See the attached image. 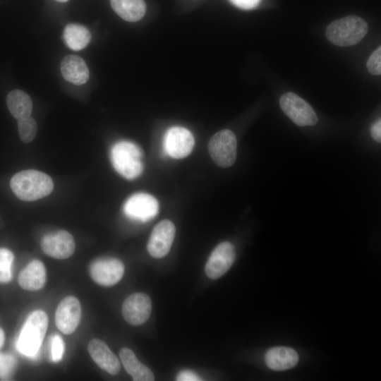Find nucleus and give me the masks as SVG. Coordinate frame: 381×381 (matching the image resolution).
Returning a JSON list of instances; mask_svg holds the SVG:
<instances>
[{
    "instance_id": "obj_1",
    "label": "nucleus",
    "mask_w": 381,
    "mask_h": 381,
    "mask_svg": "<svg viewBox=\"0 0 381 381\" xmlns=\"http://www.w3.org/2000/svg\"><path fill=\"white\" fill-rule=\"evenodd\" d=\"M10 186L18 199L34 201L49 195L54 188V183L47 174L27 169L13 175L10 181Z\"/></svg>"
},
{
    "instance_id": "obj_2",
    "label": "nucleus",
    "mask_w": 381,
    "mask_h": 381,
    "mask_svg": "<svg viewBox=\"0 0 381 381\" xmlns=\"http://www.w3.org/2000/svg\"><path fill=\"white\" fill-rule=\"evenodd\" d=\"M48 327V317L36 310L28 317L18 336L16 346L24 356L36 358Z\"/></svg>"
},
{
    "instance_id": "obj_3",
    "label": "nucleus",
    "mask_w": 381,
    "mask_h": 381,
    "mask_svg": "<svg viewBox=\"0 0 381 381\" xmlns=\"http://www.w3.org/2000/svg\"><path fill=\"white\" fill-rule=\"evenodd\" d=\"M110 159L114 169L126 179H135L143 173V151L132 142L122 140L115 143L110 150Z\"/></svg>"
},
{
    "instance_id": "obj_4",
    "label": "nucleus",
    "mask_w": 381,
    "mask_h": 381,
    "mask_svg": "<svg viewBox=\"0 0 381 381\" xmlns=\"http://www.w3.org/2000/svg\"><path fill=\"white\" fill-rule=\"evenodd\" d=\"M368 30L365 20L358 16H349L331 23L327 27L325 35L334 44L348 47L361 41Z\"/></svg>"
},
{
    "instance_id": "obj_5",
    "label": "nucleus",
    "mask_w": 381,
    "mask_h": 381,
    "mask_svg": "<svg viewBox=\"0 0 381 381\" xmlns=\"http://www.w3.org/2000/svg\"><path fill=\"white\" fill-rule=\"evenodd\" d=\"M236 138L229 129L216 133L210 140L208 151L214 163L223 168L232 166L236 159Z\"/></svg>"
},
{
    "instance_id": "obj_6",
    "label": "nucleus",
    "mask_w": 381,
    "mask_h": 381,
    "mask_svg": "<svg viewBox=\"0 0 381 381\" xmlns=\"http://www.w3.org/2000/svg\"><path fill=\"white\" fill-rule=\"evenodd\" d=\"M279 105L284 114L299 126H314L318 122V116L313 109L295 93L282 95Z\"/></svg>"
},
{
    "instance_id": "obj_7",
    "label": "nucleus",
    "mask_w": 381,
    "mask_h": 381,
    "mask_svg": "<svg viewBox=\"0 0 381 381\" xmlns=\"http://www.w3.org/2000/svg\"><path fill=\"white\" fill-rule=\"evenodd\" d=\"M124 265L114 257H100L90 265L89 273L92 279L102 286H111L117 284L124 274Z\"/></svg>"
},
{
    "instance_id": "obj_8",
    "label": "nucleus",
    "mask_w": 381,
    "mask_h": 381,
    "mask_svg": "<svg viewBox=\"0 0 381 381\" xmlns=\"http://www.w3.org/2000/svg\"><path fill=\"white\" fill-rule=\"evenodd\" d=\"M195 140L187 128L181 126L170 128L165 133L163 147L164 152L174 159L187 157L193 150Z\"/></svg>"
},
{
    "instance_id": "obj_9",
    "label": "nucleus",
    "mask_w": 381,
    "mask_h": 381,
    "mask_svg": "<svg viewBox=\"0 0 381 381\" xmlns=\"http://www.w3.org/2000/svg\"><path fill=\"white\" fill-rule=\"evenodd\" d=\"M123 209L128 217L145 222L157 214L159 203L152 195L145 193H138L127 199Z\"/></svg>"
},
{
    "instance_id": "obj_10",
    "label": "nucleus",
    "mask_w": 381,
    "mask_h": 381,
    "mask_svg": "<svg viewBox=\"0 0 381 381\" xmlns=\"http://www.w3.org/2000/svg\"><path fill=\"white\" fill-rule=\"evenodd\" d=\"M176 234L172 222L164 219L152 229L147 245L149 254L155 258L164 257L169 252Z\"/></svg>"
},
{
    "instance_id": "obj_11",
    "label": "nucleus",
    "mask_w": 381,
    "mask_h": 381,
    "mask_svg": "<svg viewBox=\"0 0 381 381\" xmlns=\"http://www.w3.org/2000/svg\"><path fill=\"white\" fill-rule=\"evenodd\" d=\"M236 258L235 248L229 242L218 244L211 253L205 265V273L211 279L224 275L231 267Z\"/></svg>"
},
{
    "instance_id": "obj_12",
    "label": "nucleus",
    "mask_w": 381,
    "mask_h": 381,
    "mask_svg": "<svg viewBox=\"0 0 381 381\" xmlns=\"http://www.w3.org/2000/svg\"><path fill=\"white\" fill-rule=\"evenodd\" d=\"M43 252L56 259H66L74 253L75 245L73 236L65 230L45 234L41 241Z\"/></svg>"
},
{
    "instance_id": "obj_13",
    "label": "nucleus",
    "mask_w": 381,
    "mask_h": 381,
    "mask_svg": "<svg viewBox=\"0 0 381 381\" xmlns=\"http://www.w3.org/2000/svg\"><path fill=\"white\" fill-rule=\"evenodd\" d=\"M80 318L81 306L78 299L69 296L58 305L55 313V323L62 333L69 334L76 329Z\"/></svg>"
},
{
    "instance_id": "obj_14",
    "label": "nucleus",
    "mask_w": 381,
    "mask_h": 381,
    "mask_svg": "<svg viewBox=\"0 0 381 381\" xmlns=\"http://www.w3.org/2000/svg\"><path fill=\"white\" fill-rule=\"evenodd\" d=\"M152 310L150 296L144 293H135L126 298L122 305V315L131 325L143 324L149 318Z\"/></svg>"
},
{
    "instance_id": "obj_15",
    "label": "nucleus",
    "mask_w": 381,
    "mask_h": 381,
    "mask_svg": "<svg viewBox=\"0 0 381 381\" xmlns=\"http://www.w3.org/2000/svg\"><path fill=\"white\" fill-rule=\"evenodd\" d=\"M87 350L92 359L100 368L113 375L119 372L120 362L104 341L92 339L88 344Z\"/></svg>"
},
{
    "instance_id": "obj_16",
    "label": "nucleus",
    "mask_w": 381,
    "mask_h": 381,
    "mask_svg": "<svg viewBox=\"0 0 381 381\" xmlns=\"http://www.w3.org/2000/svg\"><path fill=\"white\" fill-rule=\"evenodd\" d=\"M64 78L75 85L85 84L89 79V69L85 61L77 55L65 56L60 65Z\"/></svg>"
},
{
    "instance_id": "obj_17",
    "label": "nucleus",
    "mask_w": 381,
    "mask_h": 381,
    "mask_svg": "<svg viewBox=\"0 0 381 381\" xmlns=\"http://www.w3.org/2000/svg\"><path fill=\"white\" fill-rule=\"evenodd\" d=\"M298 361L297 352L289 347L276 346L269 349L265 355L267 366L275 371L294 368Z\"/></svg>"
},
{
    "instance_id": "obj_18",
    "label": "nucleus",
    "mask_w": 381,
    "mask_h": 381,
    "mask_svg": "<svg viewBox=\"0 0 381 381\" xmlns=\"http://www.w3.org/2000/svg\"><path fill=\"white\" fill-rule=\"evenodd\" d=\"M46 282V270L44 264L33 260L20 272L18 284L27 291H37L42 289Z\"/></svg>"
},
{
    "instance_id": "obj_19",
    "label": "nucleus",
    "mask_w": 381,
    "mask_h": 381,
    "mask_svg": "<svg viewBox=\"0 0 381 381\" xmlns=\"http://www.w3.org/2000/svg\"><path fill=\"white\" fill-rule=\"evenodd\" d=\"M121 363L126 372L135 381H153L152 371L140 363L135 353L128 348H123L119 351Z\"/></svg>"
},
{
    "instance_id": "obj_20",
    "label": "nucleus",
    "mask_w": 381,
    "mask_h": 381,
    "mask_svg": "<svg viewBox=\"0 0 381 381\" xmlns=\"http://www.w3.org/2000/svg\"><path fill=\"white\" fill-rule=\"evenodd\" d=\"M6 104L10 113L17 120L31 116L32 110L31 98L20 90L11 91L6 97Z\"/></svg>"
},
{
    "instance_id": "obj_21",
    "label": "nucleus",
    "mask_w": 381,
    "mask_h": 381,
    "mask_svg": "<svg viewBox=\"0 0 381 381\" xmlns=\"http://www.w3.org/2000/svg\"><path fill=\"white\" fill-rule=\"evenodd\" d=\"M110 2L116 13L128 22H136L145 13L144 0H110Z\"/></svg>"
},
{
    "instance_id": "obj_22",
    "label": "nucleus",
    "mask_w": 381,
    "mask_h": 381,
    "mask_svg": "<svg viewBox=\"0 0 381 381\" xmlns=\"http://www.w3.org/2000/svg\"><path fill=\"white\" fill-rule=\"evenodd\" d=\"M63 37L66 45L74 51L83 49L91 40L89 30L83 25L75 23L68 24L65 27Z\"/></svg>"
},
{
    "instance_id": "obj_23",
    "label": "nucleus",
    "mask_w": 381,
    "mask_h": 381,
    "mask_svg": "<svg viewBox=\"0 0 381 381\" xmlns=\"http://www.w3.org/2000/svg\"><path fill=\"white\" fill-rule=\"evenodd\" d=\"M18 130L21 141L24 143H29L32 141L37 134V123L30 116L18 120Z\"/></svg>"
},
{
    "instance_id": "obj_24",
    "label": "nucleus",
    "mask_w": 381,
    "mask_h": 381,
    "mask_svg": "<svg viewBox=\"0 0 381 381\" xmlns=\"http://www.w3.org/2000/svg\"><path fill=\"white\" fill-rule=\"evenodd\" d=\"M14 256L7 248H0V282H8L12 277V264Z\"/></svg>"
},
{
    "instance_id": "obj_25",
    "label": "nucleus",
    "mask_w": 381,
    "mask_h": 381,
    "mask_svg": "<svg viewBox=\"0 0 381 381\" xmlns=\"http://www.w3.org/2000/svg\"><path fill=\"white\" fill-rule=\"evenodd\" d=\"M16 367V358L10 353L0 352V378L8 380Z\"/></svg>"
},
{
    "instance_id": "obj_26",
    "label": "nucleus",
    "mask_w": 381,
    "mask_h": 381,
    "mask_svg": "<svg viewBox=\"0 0 381 381\" xmlns=\"http://www.w3.org/2000/svg\"><path fill=\"white\" fill-rule=\"evenodd\" d=\"M50 358L54 362L59 361L64 353V342L62 337L57 334H53L49 338Z\"/></svg>"
},
{
    "instance_id": "obj_27",
    "label": "nucleus",
    "mask_w": 381,
    "mask_h": 381,
    "mask_svg": "<svg viewBox=\"0 0 381 381\" xmlns=\"http://www.w3.org/2000/svg\"><path fill=\"white\" fill-rule=\"evenodd\" d=\"M367 68L369 72L373 75H380L381 74V47L377 48L370 56Z\"/></svg>"
},
{
    "instance_id": "obj_28",
    "label": "nucleus",
    "mask_w": 381,
    "mask_h": 381,
    "mask_svg": "<svg viewBox=\"0 0 381 381\" xmlns=\"http://www.w3.org/2000/svg\"><path fill=\"white\" fill-rule=\"evenodd\" d=\"M178 381H198L202 379L193 371L190 370H183L176 376Z\"/></svg>"
},
{
    "instance_id": "obj_29",
    "label": "nucleus",
    "mask_w": 381,
    "mask_h": 381,
    "mask_svg": "<svg viewBox=\"0 0 381 381\" xmlns=\"http://www.w3.org/2000/svg\"><path fill=\"white\" fill-rule=\"evenodd\" d=\"M236 6L242 9H252L256 7L260 0H230Z\"/></svg>"
},
{
    "instance_id": "obj_30",
    "label": "nucleus",
    "mask_w": 381,
    "mask_h": 381,
    "mask_svg": "<svg viewBox=\"0 0 381 381\" xmlns=\"http://www.w3.org/2000/svg\"><path fill=\"white\" fill-rule=\"evenodd\" d=\"M370 133L373 138L378 143L381 142V121L377 120L371 126Z\"/></svg>"
},
{
    "instance_id": "obj_31",
    "label": "nucleus",
    "mask_w": 381,
    "mask_h": 381,
    "mask_svg": "<svg viewBox=\"0 0 381 381\" xmlns=\"http://www.w3.org/2000/svg\"><path fill=\"white\" fill-rule=\"evenodd\" d=\"M4 341V332L3 329L0 327V348L2 346Z\"/></svg>"
},
{
    "instance_id": "obj_32",
    "label": "nucleus",
    "mask_w": 381,
    "mask_h": 381,
    "mask_svg": "<svg viewBox=\"0 0 381 381\" xmlns=\"http://www.w3.org/2000/svg\"><path fill=\"white\" fill-rule=\"evenodd\" d=\"M56 1H59V2H66L68 0H56Z\"/></svg>"
}]
</instances>
